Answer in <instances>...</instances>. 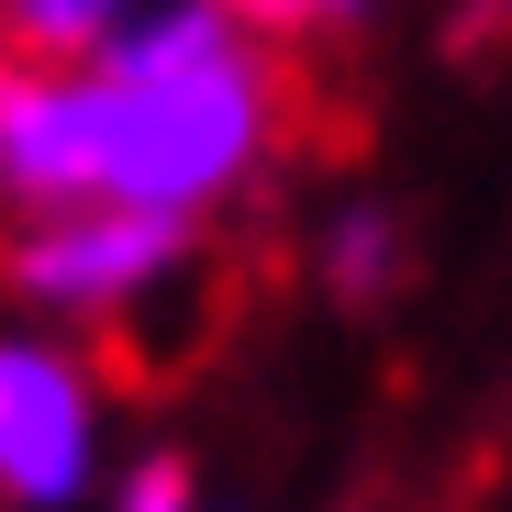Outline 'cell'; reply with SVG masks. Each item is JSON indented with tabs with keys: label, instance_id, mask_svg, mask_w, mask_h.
Here are the masks:
<instances>
[{
	"label": "cell",
	"instance_id": "1",
	"mask_svg": "<svg viewBox=\"0 0 512 512\" xmlns=\"http://www.w3.org/2000/svg\"><path fill=\"white\" fill-rule=\"evenodd\" d=\"M90 101H101V201L145 212L212 201L268 134V78L212 12H179L145 45H123L90 78Z\"/></svg>",
	"mask_w": 512,
	"mask_h": 512
},
{
	"label": "cell",
	"instance_id": "7",
	"mask_svg": "<svg viewBox=\"0 0 512 512\" xmlns=\"http://www.w3.org/2000/svg\"><path fill=\"white\" fill-rule=\"evenodd\" d=\"M223 12H234V23H268V34H290L301 12H323V0H223Z\"/></svg>",
	"mask_w": 512,
	"mask_h": 512
},
{
	"label": "cell",
	"instance_id": "3",
	"mask_svg": "<svg viewBox=\"0 0 512 512\" xmlns=\"http://www.w3.org/2000/svg\"><path fill=\"white\" fill-rule=\"evenodd\" d=\"M167 245H179V223L145 212V201H112V212H78V223H45L12 245V279L45 290V301H123L145 268H167Z\"/></svg>",
	"mask_w": 512,
	"mask_h": 512
},
{
	"label": "cell",
	"instance_id": "4",
	"mask_svg": "<svg viewBox=\"0 0 512 512\" xmlns=\"http://www.w3.org/2000/svg\"><path fill=\"white\" fill-rule=\"evenodd\" d=\"M78 446H90V412H78V379L34 346H0V490L56 501L78 479Z\"/></svg>",
	"mask_w": 512,
	"mask_h": 512
},
{
	"label": "cell",
	"instance_id": "6",
	"mask_svg": "<svg viewBox=\"0 0 512 512\" xmlns=\"http://www.w3.org/2000/svg\"><path fill=\"white\" fill-rule=\"evenodd\" d=\"M123 512H190V479H179V468L156 457V468L134 479V501H123Z\"/></svg>",
	"mask_w": 512,
	"mask_h": 512
},
{
	"label": "cell",
	"instance_id": "2",
	"mask_svg": "<svg viewBox=\"0 0 512 512\" xmlns=\"http://www.w3.org/2000/svg\"><path fill=\"white\" fill-rule=\"evenodd\" d=\"M0 179L34 190V201L101 190V101H90V78L0 56Z\"/></svg>",
	"mask_w": 512,
	"mask_h": 512
},
{
	"label": "cell",
	"instance_id": "5",
	"mask_svg": "<svg viewBox=\"0 0 512 512\" xmlns=\"http://www.w3.org/2000/svg\"><path fill=\"white\" fill-rule=\"evenodd\" d=\"M123 0H0V56H34V67H67L112 34Z\"/></svg>",
	"mask_w": 512,
	"mask_h": 512
}]
</instances>
